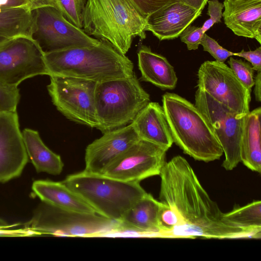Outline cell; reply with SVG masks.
Wrapping results in <instances>:
<instances>
[{"instance_id": "cell-1", "label": "cell", "mask_w": 261, "mask_h": 261, "mask_svg": "<svg viewBox=\"0 0 261 261\" xmlns=\"http://www.w3.org/2000/svg\"><path fill=\"white\" fill-rule=\"evenodd\" d=\"M160 201L175 214L177 224L169 237L194 239L254 238L247 231L231 226L200 184L182 156L166 162L159 175Z\"/></svg>"}, {"instance_id": "cell-2", "label": "cell", "mask_w": 261, "mask_h": 261, "mask_svg": "<svg viewBox=\"0 0 261 261\" xmlns=\"http://www.w3.org/2000/svg\"><path fill=\"white\" fill-rule=\"evenodd\" d=\"M50 76L71 77L96 83L130 77L133 63L110 43L74 47L44 54Z\"/></svg>"}, {"instance_id": "cell-3", "label": "cell", "mask_w": 261, "mask_h": 261, "mask_svg": "<svg viewBox=\"0 0 261 261\" xmlns=\"http://www.w3.org/2000/svg\"><path fill=\"white\" fill-rule=\"evenodd\" d=\"M162 104L173 143L185 153L206 163L221 157L223 152L219 141L195 105L169 92L163 95Z\"/></svg>"}, {"instance_id": "cell-4", "label": "cell", "mask_w": 261, "mask_h": 261, "mask_svg": "<svg viewBox=\"0 0 261 261\" xmlns=\"http://www.w3.org/2000/svg\"><path fill=\"white\" fill-rule=\"evenodd\" d=\"M145 18L127 0H88L83 18V31L107 42L123 55L137 36L146 38Z\"/></svg>"}, {"instance_id": "cell-5", "label": "cell", "mask_w": 261, "mask_h": 261, "mask_svg": "<svg viewBox=\"0 0 261 261\" xmlns=\"http://www.w3.org/2000/svg\"><path fill=\"white\" fill-rule=\"evenodd\" d=\"M102 216L120 222L147 192L140 182H126L83 170L62 181Z\"/></svg>"}, {"instance_id": "cell-6", "label": "cell", "mask_w": 261, "mask_h": 261, "mask_svg": "<svg viewBox=\"0 0 261 261\" xmlns=\"http://www.w3.org/2000/svg\"><path fill=\"white\" fill-rule=\"evenodd\" d=\"M24 228L33 236L97 237L122 234L120 222L97 213L66 210L42 201L35 209L31 219L24 224Z\"/></svg>"}, {"instance_id": "cell-7", "label": "cell", "mask_w": 261, "mask_h": 261, "mask_svg": "<svg viewBox=\"0 0 261 261\" xmlns=\"http://www.w3.org/2000/svg\"><path fill=\"white\" fill-rule=\"evenodd\" d=\"M149 94L134 74L97 83L95 102L99 125L103 134L130 124L150 102Z\"/></svg>"}, {"instance_id": "cell-8", "label": "cell", "mask_w": 261, "mask_h": 261, "mask_svg": "<svg viewBox=\"0 0 261 261\" xmlns=\"http://www.w3.org/2000/svg\"><path fill=\"white\" fill-rule=\"evenodd\" d=\"M31 37L45 54L66 48L98 44L101 40L87 35L69 21L55 6L31 9Z\"/></svg>"}, {"instance_id": "cell-9", "label": "cell", "mask_w": 261, "mask_h": 261, "mask_svg": "<svg viewBox=\"0 0 261 261\" xmlns=\"http://www.w3.org/2000/svg\"><path fill=\"white\" fill-rule=\"evenodd\" d=\"M97 83L90 80L61 76H50L47 86L57 109L68 119L97 128L95 91Z\"/></svg>"}, {"instance_id": "cell-10", "label": "cell", "mask_w": 261, "mask_h": 261, "mask_svg": "<svg viewBox=\"0 0 261 261\" xmlns=\"http://www.w3.org/2000/svg\"><path fill=\"white\" fill-rule=\"evenodd\" d=\"M195 105L206 119L222 147L225 155L223 167L232 170L241 162V142L246 117H238L200 88L195 93Z\"/></svg>"}, {"instance_id": "cell-11", "label": "cell", "mask_w": 261, "mask_h": 261, "mask_svg": "<svg viewBox=\"0 0 261 261\" xmlns=\"http://www.w3.org/2000/svg\"><path fill=\"white\" fill-rule=\"evenodd\" d=\"M40 75H48L44 53L31 36H19L0 45V83L18 87Z\"/></svg>"}, {"instance_id": "cell-12", "label": "cell", "mask_w": 261, "mask_h": 261, "mask_svg": "<svg viewBox=\"0 0 261 261\" xmlns=\"http://www.w3.org/2000/svg\"><path fill=\"white\" fill-rule=\"evenodd\" d=\"M197 87L240 118L250 112L251 91L224 63L206 61L199 68Z\"/></svg>"}, {"instance_id": "cell-13", "label": "cell", "mask_w": 261, "mask_h": 261, "mask_svg": "<svg viewBox=\"0 0 261 261\" xmlns=\"http://www.w3.org/2000/svg\"><path fill=\"white\" fill-rule=\"evenodd\" d=\"M167 151L156 144L140 139L100 174L123 181L140 182L160 175L166 163Z\"/></svg>"}, {"instance_id": "cell-14", "label": "cell", "mask_w": 261, "mask_h": 261, "mask_svg": "<svg viewBox=\"0 0 261 261\" xmlns=\"http://www.w3.org/2000/svg\"><path fill=\"white\" fill-rule=\"evenodd\" d=\"M28 161L17 111L0 113V183L19 177Z\"/></svg>"}, {"instance_id": "cell-15", "label": "cell", "mask_w": 261, "mask_h": 261, "mask_svg": "<svg viewBox=\"0 0 261 261\" xmlns=\"http://www.w3.org/2000/svg\"><path fill=\"white\" fill-rule=\"evenodd\" d=\"M140 139L131 124L104 133L101 137L86 147L84 170L100 174L114 160Z\"/></svg>"}, {"instance_id": "cell-16", "label": "cell", "mask_w": 261, "mask_h": 261, "mask_svg": "<svg viewBox=\"0 0 261 261\" xmlns=\"http://www.w3.org/2000/svg\"><path fill=\"white\" fill-rule=\"evenodd\" d=\"M201 13L202 11L179 0H172L145 18L144 30L151 32L161 41L173 39L178 37Z\"/></svg>"}, {"instance_id": "cell-17", "label": "cell", "mask_w": 261, "mask_h": 261, "mask_svg": "<svg viewBox=\"0 0 261 261\" xmlns=\"http://www.w3.org/2000/svg\"><path fill=\"white\" fill-rule=\"evenodd\" d=\"M162 205V202L147 193L120 221L122 236L161 237L159 216Z\"/></svg>"}, {"instance_id": "cell-18", "label": "cell", "mask_w": 261, "mask_h": 261, "mask_svg": "<svg viewBox=\"0 0 261 261\" xmlns=\"http://www.w3.org/2000/svg\"><path fill=\"white\" fill-rule=\"evenodd\" d=\"M222 17L226 27L239 36L261 43V0H224Z\"/></svg>"}, {"instance_id": "cell-19", "label": "cell", "mask_w": 261, "mask_h": 261, "mask_svg": "<svg viewBox=\"0 0 261 261\" xmlns=\"http://www.w3.org/2000/svg\"><path fill=\"white\" fill-rule=\"evenodd\" d=\"M130 124L140 139L156 144L167 151L173 143L164 109L158 102L150 101Z\"/></svg>"}, {"instance_id": "cell-20", "label": "cell", "mask_w": 261, "mask_h": 261, "mask_svg": "<svg viewBox=\"0 0 261 261\" xmlns=\"http://www.w3.org/2000/svg\"><path fill=\"white\" fill-rule=\"evenodd\" d=\"M32 189L41 201L54 206L81 213H96L81 197L62 181L37 180L33 182Z\"/></svg>"}, {"instance_id": "cell-21", "label": "cell", "mask_w": 261, "mask_h": 261, "mask_svg": "<svg viewBox=\"0 0 261 261\" xmlns=\"http://www.w3.org/2000/svg\"><path fill=\"white\" fill-rule=\"evenodd\" d=\"M138 61L142 81L149 82L163 90L176 87V72L165 57L142 45L138 52Z\"/></svg>"}, {"instance_id": "cell-22", "label": "cell", "mask_w": 261, "mask_h": 261, "mask_svg": "<svg viewBox=\"0 0 261 261\" xmlns=\"http://www.w3.org/2000/svg\"><path fill=\"white\" fill-rule=\"evenodd\" d=\"M261 108L249 112L245 117L241 142V162L251 170L261 172Z\"/></svg>"}, {"instance_id": "cell-23", "label": "cell", "mask_w": 261, "mask_h": 261, "mask_svg": "<svg viewBox=\"0 0 261 261\" xmlns=\"http://www.w3.org/2000/svg\"><path fill=\"white\" fill-rule=\"evenodd\" d=\"M22 134L28 157L36 171L59 175L64 167L61 158L45 145L38 131L25 128Z\"/></svg>"}, {"instance_id": "cell-24", "label": "cell", "mask_w": 261, "mask_h": 261, "mask_svg": "<svg viewBox=\"0 0 261 261\" xmlns=\"http://www.w3.org/2000/svg\"><path fill=\"white\" fill-rule=\"evenodd\" d=\"M31 9L30 6L0 8V36L7 38L31 36Z\"/></svg>"}, {"instance_id": "cell-25", "label": "cell", "mask_w": 261, "mask_h": 261, "mask_svg": "<svg viewBox=\"0 0 261 261\" xmlns=\"http://www.w3.org/2000/svg\"><path fill=\"white\" fill-rule=\"evenodd\" d=\"M224 220L228 224L251 233L254 238L261 236V201H253L247 205L224 213Z\"/></svg>"}, {"instance_id": "cell-26", "label": "cell", "mask_w": 261, "mask_h": 261, "mask_svg": "<svg viewBox=\"0 0 261 261\" xmlns=\"http://www.w3.org/2000/svg\"><path fill=\"white\" fill-rule=\"evenodd\" d=\"M56 8L71 23L83 29V18L86 0H54Z\"/></svg>"}, {"instance_id": "cell-27", "label": "cell", "mask_w": 261, "mask_h": 261, "mask_svg": "<svg viewBox=\"0 0 261 261\" xmlns=\"http://www.w3.org/2000/svg\"><path fill=\"white\" fill-rule=\"evenodd\" d=\"M228 63L238 79L247 89L251 91L254 84V70L251 65L241 59H236L232 56Z\"/></svg>"}, {"instance_id": "cell-28", "label": "cell", "mask_w": 261, "mask_h": 261, "mask_svg": "<svg viewBox=\"0 0 261 261\" xmlns=\"http://www.w3.org/2000/svg\"><path fill=\"white\" fill-rule=\"evenodd\" d=\"M20 98L18 87L0 83V113L16 112Z\"/></svg>"}, {"instance_id": "cell-29", "label": "cell", "mask_w": 261, "mask_h": 261, "mask_svg": "<svg viewBox=\"0 0 261 261\" xmlns=\"http://www.w3.org/2000/svg\"><path fill=\"white\" fill-rule=\"evenodd\" d=\"M200 44L204 51L209 53L219 62L224 63L228 57L234 56V53L223 48L205 33L203 35Z\"/></svg>"}, {"instance_id": "cell-30", "label": "cell", "mask_w": 261, "mask_h": 261, "mask_svg": "<svg viewBox=\"0 0 261 261\" xmlns=\"http://www.w3.org/2000/svg\"><path fill=\"white\" fill-rule=\"evenodd\" d=\"M144 18L172 0H127Z\"/></svg>"}, {"instance_id": "cell-31", "label": "cell", "mask_w": 261, "mask_h": 261, "mask_svg": "<svg viewBox=\"0 0 261 261\" xmlns=\"http://www.w3.org/2000/svg\"><path fill=\"white\" fill-rule=\"evenodd\" d=\"M204 34L201 27L189 25L179 36L181 41L187 45L188 50H196L200 44Z\"/></svg>"}, {"instance_id": "cell-32", "label": "cell", "mask_w": 261, "mask_h": 261, "mask_svg": "<svg viewBox=\"0 0 261 261\" xmlns=\"http://www.w3.org/2000/svg\"><path fill=\"white\" fill-rule=\"evenodd\" d=\"M207 14L210 18L206 20L202 26V30L205 33L215 23L221 22L222 17V10L224 8V4L219 2L218 0L208 1Z\"/></svg>"}, {"instance_id": "cell-33", "label": "cell", "mask_w": 261, "mask_h": 261, "mask_svg": "<svg viewBox=\"0 0 261 261\" xmlns=\"http://www.w3.org/2000/svg\"><path fill=\"white\" fill-rule=\"evenodd\" d=\"M234 56L244 58L248 61L254 71L261 70V47L254 50L245 51L242 49L238 53H234Z\"/></svg>"}, {"instance_id": "cell-34", "label": "cell", "mask_w": 261, "mask_h": 261, "mask_svg": "<svg viewBox=\"0 0 261 261\" xmlns=\"http://www.w3.org/2000/svg\"><path fill=\"white\" fill-rule=\"evenodd\" d=\"M22 6L31 7V5L28 0H0L1 9Z\"/></svg>"}, {"instance_id": "cell-35", "label": "cell", "mask_w": 261, "mask_h": 261, "mask_svg": "<svg viewBox=\"0 0 261 261\" xmlns=\"http://www.w3.org/2000/svg\"><path fill=\"white\" fill-rule=\"evenodd\" d=\"M184 4L197 10L202 11L208 0H179Z\"/></svg>"}, {"instance_id": "cell-36", "label": "cell", "mask_w": 261, "mask_h": 261, "mask_svg": "<svg viewBox=\"0 0 261 261\" xmlns=\"http://www.w3.org/2000/svg\"><path fill=\"white\" fill-rule=\"evenodd\" d=\"M254 93L255 100L258 102L261 101V70L257 71L254 77Z\"/></svg>"}, {"instance_id": "cell-37", "label": "cell", "mask_w": 261, "mask_h": 261, "mask_svg": "<svg viewBox=\"0 0 261 261\" xmlns=\"http://www.w3.org/2000/svg\"><path fill=\"white\" fill-rule=\"evenodd\" d=\"M31 5V8L44 5H51L56 7L54 0H28Z\"/></svg>"}, {"instance_id": "cell-38", "label": "cell", "mask_w": 261, "mask_h": 261, "mask_svg": "<svg viewBox=\"0 0 261 261\" xmlns=\"http://www.w3.org/2000/svg\"><path fill=\"white\" fill-rule=\"evenodd\" d=\"M16 225L18 224H9L5 220L0 218V229L13 228Z\"/></svg>"}, {"instance_id": "cell-39", "label": "cell", "mask_w": 261, "mask_h": 261, "mask_svg": "<svg viewBox=\"0 0 261 261\" xmlns=\"http://www.w3.org/2000/svg\"><path fill=\"white\" fill-rule=\"evenodd\" d=\"M9 39H10V38H7L5 37L0 36V45H1L2 44H3L5 42H6Z\"/></svg>"}, {"instance_id": "cell-40", "label": "cell", "mask_w": 261, "mask_h": 261, "mask_svg": "<svg viewBox=\"0 0 261 261\" xmlns=\"http://www.w3.org/2000/svg\"><path fill=\"white\" fill-rule=\"evenodd\" d=\"M228 1H234V0H228Z\"/></svg>"}]
</instances>
